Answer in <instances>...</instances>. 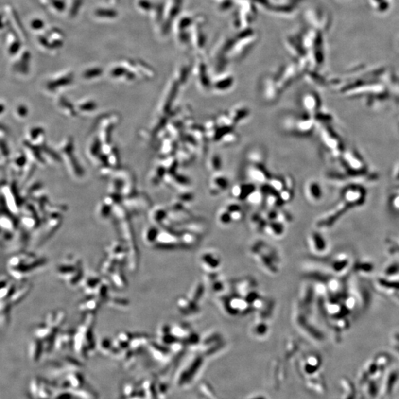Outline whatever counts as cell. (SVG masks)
I'll return each mask as SVG.
<instances>
[{
	"label": "cell",
	"mask_w": 399,
	"mask_h": 399,
	"mask_svg": "<svg viewBox=\"0 0 399 399\" xmlns=\"http://www.w3.org/2000/svg\"><path fill=\"white\" fill-rule=\"evenodd\" d=\"M322 365L321 358L316 354H308L302 360V371L304 374L308 376L319 373V369Z\"/></svg>",
	"instance_id": "7c38bea8"
},
{
	"label": "cell",
	"mask_w": 399,
	"mask_h": 399,
	"mask_svg": "<svg viewBox=\"0 0 399 399\" xmlns=\"http://www.w3.org/2000/svg\"><path fill=\"white\" fill-rule=\"evenodd\" d=\"M204 396L207 397V399H220L217 397V394L214 393V390L211 388V386L208 385L207 383H203L201 387Z\"/></svg>",
	"instance_id": "836d02e7"
},
{
	"label": "cell",
	"mask_w": 399,
	"mask_h": 399,
	"mask_svg": "<svg viewBox=\"0 0 399 399\" xmlns=\"http://www.w3.org/2000/svg\"><path fill=\"white\" fill-rule=\"evenodd\" d=\"M340 387L342 390L341 399H357L359 397L357 390L354 383L349 378L340 379Z\"/></svg>",
	"instance_id": "2e32d148"
},
{
	"label": "cell",
	"mask_w": 399,
	"mask_h": 399,
	"mask_svg": "<svg viewBox=\"0 0 399 399\" xmlns=\"http://www.w3.org/2000/svg\"><path fill=\"white\" fill-rule=\"evenodd\" d=\"M260 88L262 98L268 103L275 102L281 93L274 76H265L261 82Z\"/></svg>",
	"instance_id": "ba28073f"
},
{
	"label": "cell",
	"mask_w": 399,
	"mask_h": 399,
	"mask_svg": "<svg viewBox=\"0 0 399 399\" xmlns=\"http://www.w3.org/2000/svg\"><path fill=\"white\" fill-rule=\"evenodd\" d=\"M238 139H239L238 135L235 132L231 130L225 133L218 141L221 142V144L224 145V146H228V145L233 144V143L238 141Z\"/></svg>",
	"instance_id": "83f0119b"
},
{
	"label": "cell",
	"mask_w": 399,
	"mask_h": 399,
	"mask_svg": "<svg viewBox=\"0 0 399 399\" xmlns=\"http://www.w3.org/2000/svg\"><path fill=\"white\" fill-rule=\"evenodd\" d=\"M268 184H269L275 191L279 193L283 190L284 187H285V177H280V176H275V177L271 176Z\"/></svg>",
	"instance_id": "f1b7e54d"
},
{
	"label": "cell",
	"mask_w": 399,
	"mask_h": 399,
	"mask_svg": "<svg viewBox=\"0 0 399 399\" xmlns=\"http://www.w3.org/2000/svg\"><path fill=\"white\" fill-rule=\"evenodd\" d=\"M228 186V180L223 174H215L210 180V194L217 196L226 190Z\"/></svg>",
	"instance_id": "9a60e30c"
},
{
	"label": "cell",
	"mask_w": 399,
	"mask_h": 399,
	"mask_svg": "<svg viewBox=\"0 0 399 399\" xmlns=\"http://www.w3.org/2000/svg\"><path fill=\"white\" fill-rule=\"evenodd\" d=\"M285 224L280 221H267L264 228L263 232L273 238H281L285 231Z\"/></svg>",
	"instance_id": "44dd1931"
},
{
	"label": "cell",
	"mask_w": 399,
	"mask_h": 399,
	"mask_svg": "<svg viewBox=\"0 0 399 399\" xmlns=\"http://www.w3.org/2000/svg\"><path fill=\"white\" fill-rule=\"evenodd\" d=\"M250 256L262 268V271L271 276H276L280 272L282 259L278 250L260 239L253 241L248 247Z\"/></svg>",
	"instance_id": "6da1fadb"
},
{
	"label": "cell",
	"mask_w": 399,
	"mask_h": 399,
	"mask_svg": "<svg viewBox=\"0 0 399 399\" xmlns=\"http://www.w3.org/2000/svg\"><path fill=\"white\" fill-rule=\"evenodd\" d=\"M248 160L251 164H265L266 155L261 148H254L248 153Z\"/></svg>",
	"instance_id": "4316f807"
},
{
	"label": "cell",
	"mask_w": 399,
	"mask_h": 399,
	"mask_svg": "<svg viewBox=\"0 0 399 399\" xmlns=\"http://www.w3.org/2000/svg\"><path fill=\"white\" fill-rule=\"evenodd\" d=\"M305 0H272L266 10L281 17L293 16Z\"/></svg>",
	"instance_id": "5b68a950"
},
{
	"label": "cell",
	"mask_w": 399,
	"mask_h": 399,
	"mask_svg": "<svg viewBox=\"0 0 399 399\" xmlns=\"http://www.w3.org/2000/svg\"><path fill=\"white\" fill-rule=\"evenodd\" d=\"M234 78L229 73H221L211 83V87L217 92H225L234 85Z\"/></svg>",
	"instance_id": "5bb4252c"
},
{
	"label": "cell",
	"mask_w": 399,
	"mask_h": 399,
	"mask_svg": "<svg viewBox=\"0 0 399 399\" xmlns=\"http://www.w3.org/2000/svg\"><path fill=\"white\" fill-rule=\"evenodd\" d=\"M228 114L234 123H241L249 117L250 110L245 105H238L232 108Z\"/></svg>",
	"instance_id": "7402d4cb"
},
{
	"label": "cell",
	"mask_w": 399,
	"mask_h": 399,
	"mask_svg": "<svg viewBox=\"0 0 399 399\" xmlns=\"http://www.w3.org/2000/svg\"><path fill=\"white\" fill-rule=\"evenodd\" d=\"M217 1L218 2V1H221V0H217Z\"/></svg>",
	"instance_id": "8d00e7d4"
},
{
	"label": "cell",
	"mask_w": 399,
	"mask_h": 399,
	"mask_svg": "<svg viewBox=\"0 0 399 399\" xmlns=\"http://www.w3.org/2000/svg\"><path fill=\"white\" fill-rule=\"evenodd\" d=\"M284 128L291 134L295 136H309L313 132V121L308 115L290 116L283 122Z\"/></svg>",
	"instance_id": "3957f363"
},
{
	"label": "cell",
	"mask_w": 399,
	"mask_h": 399,
	"mask_svg": "<svg viewBox=\"0 0 399 399\" xmlns=\"http://www.w3.org/2000/svg\"><path fill=\"white\" fill-rule=\"evenodd\" d=\"M251 1L254 2V3L258 4L260 6L262 7V8L266 9L272 0H251Z\"/></svg>",
	"instance_id": "e575fe53"
},
{
	"label": "cell",
	"mask_w": 399,
	"mask_h": 399,
	"mask_svg": "<svg viewBox=\"0 0 399 399\" xmlns=\"http://www.w3.org/2000/svg\"><path fill=\"white\" fill-rule=\"evenodd\" d=\"M222 165V160L218 155H213L210 157L208 163V167L210 171L217 173L221 170Z\"/></svg>",
	"instance_id": "f546056e"
},
{
	"label": "cell",
	"mask_w": 399,
	"mask_h": 399,
	"mask_svg": "<svg viewBox=\"0 0 399 399\" xmlns=\"http://www.w3.org/2000/svg\"><path fill=\"white\" fill-rule=\"evenodd\" d=\"M308 243L314 252L320 253L326 248V242L318 232H312L308 237Z\"/></svg>",
	"instance_id": "603a6c76"
},
{
	"label": "cell",
	"mask_w": 399,
	"mask_h": 399,
	"mask_svg": "<svg viewBox=\"0 0 399 399\" xmlns=\"http://www.w3.org/2000/svg\"><path fill=\"white\" fill-rule=\"evenodd\" d=\"M201 263L203 268L208 273H216L222 265V258L215 250H208L203 253Z\"/></svg>",
	"instance_id": "30bf717a"
},
{
	"label": "cell",
	"mask_w": 399,
	"mask_h": 399,
	"mask_svg": "<svg viewBox=\"0 0 399 399\" xmlns=\"http://www.w3.org/2000/svg\"><path fill=\"white\" fill-rule=\"evenodd\" d=\"M300 74L296 64L288 65L287 66L281 68L280 70L275 76L277 85L279 90L282 91L285 88L288 87L296 78Z\"/></svg>",
	"instance_id": "8992f818"
},
{
	"label": "cell",
	"mask_w": 399,
	"mask_h": 399,
	"mask_svg": "<svg viewBox=\"0 0 399 399\" xmlns=\"http://www.w3.org/2000/svg\"><path fill=\"white\" fill-rule=\"evenodd\" d=\"M217 218L218 223L222 226H228L231 224V223H233L231 216H230L229 213H228V211H227L225 207L218 211Z\"/></svg>",
	"instance_id": "1f68e13d"
},
{
	"label": "cell",
	"mask_w": 399,
	"mask_h": 399,
	"mask_svg": "<svg viewBox=\"0 0 399 399\" xmlns=\"http://www.w3.org/2000/svg\"><path fill=\"white\" fill-rule=\"evenodd\" d=\"M305 20L312 28L324 33L330 28V17L329 13L319 7H311L304 13Z\"/></svg>",
	"instance_id": "277c9868"
},
{
	"label": "cell",
	"mask_w": 399,
	"mask_h": 399,
	"mask_svg": "<svg viewBox=\"0 0 399 399\" xmlns=\"http://www.w3.org/2000/svg\"><path fill=\"white\" fill-rule=\"evenodd\" d=\"M247 174L252 182L260 184H268L271 177L264 164H250L247 170Z\"/></svg>",
	"instance_id": "8fae6325"
},
{
	"label": "cell",
	"mask_w": 399,
	"mask_h": 399,
	"mask_svg": "<svg viewBox=\"0 0 399 399\" xmlns=\"http://www.w3.org/2000/svg\"><path fill=\"white\" fill-rule=\"evenodd\" d=\"M399 382V372L397 370H391L384 373L380 382V396L382 398L390 397Z\"/></svg>",
	"instance_id": "9c48e42d"
},
{
	"label": "cell",
	"mask_w": 399,
	"mask_h": 399,
	"mask_svg": "<svg viewBox=\"0 0 399 399\" xmlns=\"http://www.w3.org/2000/svg\"><path fill=\"white\" fill-rule=\"evenodd\" d=\"M269 320L270 319L264 318L257 317L250 329L253 336H256L257 338H262L266 336L269 332L270 325L268 322Z\"/></svg>",
	"instance_id": "e0dca14e"
},
{
	"label": "cell",
	"mask_w": 399,
	"mask_h": 399,
	"mask_svg": "<svg viewBox=\"0 0 399 399\" xmlns=\"http://www.w3.org/2000/svg\"><path fill=\"white\" fill-rule=\"evenodd\" d=\"M285 48L291 55L296 60L307 56L306 51L302 42V34H289L284 39Z\"/></svg>",
	"instance_id": "52a82bcc"
},
{
	"label": "cell",
	"mask_w": 399,
	"mask_h": 399,
	"mask_svg": "<svg viewBox=\"0 0 399 399\" xmlns=\"http://www.w3.org/2000/svg\"><path fill=\"white\" fill-rule=\"evenodd\" d=\"M225 208L229 213L232 222H239L243 219L245 214L242 207L239 204L232 203L227 205Z\"/></svg>",
	"instance_id": "484cf974"
},
{
	"label": "cell",
	"mask_w": 399,
	"mask_h": 399,
	"mask_svg": "<svg viewBox=\"0 0 399 399\" xmlns=\"http://www.w3.org/2000/svg\"><path fill=\"white\" fill-rule=\"evenodd\" d=\"M370 1L375 10L379 13H384L388 11L390 6V0H370Z\"/></svg>",
	"instance_id": "4dcf8cb0"
},
{
	"label": "cell",
	"mask_w": 399,
	"mask_h": 399,
	"mask_svg": "<svg viewBox=\"0 0 399 399\" xmlns=\"http://www.w3.org/2000/svg\"><path fill=\"white\" fill-rule=\"evenodd\" d=\"M258 36L252 30H242L235 38H231L228 51V61H240L243 59L255 46Z\"/></svg>",
	"instance_id": "7a4b0ae2"
},
{
	"label": "cell",
	"mask_w": 399,
	"mask_h": 399,
	"mask_svg": "<svg viewBox=\"0 0 399 399\" xmlns=\"http://www.w3.org/2000/svg\"><path fill=\"white\" fill-rule=\"evenodd\" d=\"M255 190L256 187L254 183L235 184L231 188V196L237 201H242L247 200L250 194H252Z\"/></svg>",
	"instance_id": "4fadbf2b"
},
{
	"label": "cell",
	"mask_w": 399,
	"mask_h": 399,
	"mask_svg": "<svg viewBox=\"0 0 399 399\" xmlns=\"http://www.w3.org/2000/svg\"><path fill=\"white\" fill-rule=\"evenodd\" d=\"M307 386L318 394L323 395L327 392L325 379L319 373L311 376L310 379L307 381Z\"/></svg>",
	"instance_id": "d6986e66"
},
{
	"label": "cell",
	"mask_w": 399,
	"mask_h": 399,
	"mask_svg": "<svg viewBox=\"0 0 399 399\" xmlns=\"http://www.w3.org/2000/svg\"><path fill=\"white\" fill-rule=\"evenodd\" d=\"M264 200H265V196H264L263 193L262 192L261 190H255V191H254L252 194H250L249 197L247 198V201H248V203L252 204V205L258 206L262 204V202H264Z\"/></svg>",
	"instance_id": "d6a6232c"
},
{
	"label": "cell",
	"mask_w": 399,
	"mask_h": 399,
	"mask_svg": "<svg viewBox=\"0 0 399 399\" xmlns=\"http://www.w3.org/2000/svg\"><path fill=\"white\" fill-rule=\"evenodd\" d=\"M305 194L307 198L312 202H317L322 197V191L318 183L310 181L305 187Z\"/></svg>",
	"instance_id": "d4e9b609"
},
{
	"label": "cell",
	"mask_w": 399,
	"mask_h": 399,
	"mask_svg": "<svg viewBox=\"0 0 399 399\" xmlns=\"http://www.w3.org/2000/svg\"><path fill=\"white\" fill-rule=\"evenodd\" d=\"M302 106L308 114L316 113L319 108V99L313 93H308L302 96Z\"/></svg>",
	"instance_id": "ac0fdd59"
},
{
	"label": "cell",
	"mask_w": 399,
	"mask_h": 399,
	"mask_svg": "<svg viewBox=\"0 0 399 399\" xmlns=\"http://www.w3.org/2000/svg\"><path fill=\"white\" fill-rule=\"evenodd\" d=\"M363 392V396L367 399H376L380 396V382L377 381L370 379L363 385L361 386Z\"/></svg>",
	"instance_id": "ffe728a7"
},
{
	"label": "cell",
	"mask_w": 399,
	"mask_h": 399,
	"mask_svg": "<svg viewBox=\"0 0 399 399\" xmlns=\"http://www.w3.org/2000/svg\"><path fill=\"white\" fill-rule=\"evenodd\" d=\"M197 65L196 69H197V78L199 84L201 85V87L204 88V89H208V88L211 87V83L207 75L206 64L202 61H200Z\"/></svg>",
	"instance_id": "cb8c5ba5"
},
{
	"label": "cell",
	"mask_w": 399,
	"mask_h": 399,
	"mask_svg": "<svg viewBox=\"0 0 399 399\" xmlns=\"http://www.w3.org/2000/svg\"><path fill=\"white\" fill-rule=\"evenodd\" d=\"M249 399H265V398L262 396H255V397L250 398Z\"/></svg>",
	"instance_id": "d590c367"
}]
</instances>
